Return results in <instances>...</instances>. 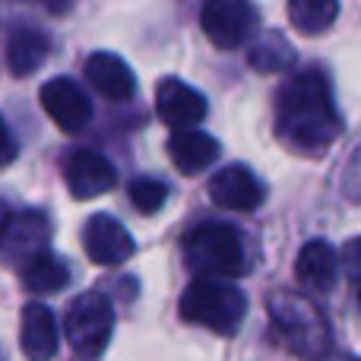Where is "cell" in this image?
<instances>
[{"label": "cell", "mask_w": 361, "mask_h": 361, "mask_svg": "<svg viewBox=\"0 0 361 361\" xmlns=\"http://www.w3.org/2000/svg\"><path fill=\"white\" fill-rule=\"evenodd\" d=\"M180 317L187 324L206 326L212 333L231 336L238 333L244 314H247V298L238 286L219 276H197L180 295Z\"/></svg>", "instance_id": "cell-3"}, {"label": "cell", "mask_w": 361, "mask_h": 361, "mask_svg": "<svg viewBox=\"0 0 361 361\" xmlns=\"http://www.w3.org/2000/svg\"><path fill=\"white\" fill-rule=\"evenodd\" d=\"M70 349L82 358H99L114 333V307L102 292H82L70 301L63 317Z\"/></svg>", "instance_id": "cell-5"}, {"label": "cell", "mask_w": 361, "mask_h": 361, "mask_svg": "<svg viewBox=\"0 0 361 361\" xmlns=\"http://www.w3.org/2000/svg\"><path fill=\"white\" fill-rule=\"evenodd\" d=\"M358 305H361V292H358Z\"/></svg>", "instance_id": "cell-27"}, {"label": "cell", "mask_w": 361, "mask_h": 361, "mask_svg": "<svg viewBox=\"0 0 361 361\" xmlns=\"http://www.w3.org/2000/svg\"><path fill=\"white\" fill-rule=\"evenodd\" d=\"M38 4H42L51 16H63V13L70 10V0H38Z\"/></svg>", "instance_id": "cell-25"}, {"label": "cell", "mask_w": 361, "mask_h": 361, "mask_svg": "<svg viewBox=\"0 0 361 361\" xmlns=\"http://www.w3.org/2000/svg\"><path fill=\"white\" fill-rule=\"evenodd\" d=\"M63 178H67V187L76 200H95L118 184L114 165L95 149L70 152V159L63 162Z\"/></svg>", "instance_id": "cell-11"}, {"label": "cell", "mask_w": 361, "mask_h": 361, "mask_svg": "<svg viewBox=\"0 0 361 361\" xmlns=\"http://www.w3.org/2000/svg\"><path fill=\"white\" fill-rule=\"evenodd\" d=\"M48 35L38 29H16L6 42V67H10L13 76H32L48 57Z\"/></svg>", "instance_id": "cell-17"}, {"label": "cell", "mask_w": 361, "mask_h": 361, "mask_svg": "<svg viewBox=\"0 0 361 361\" xmlns=\"http://www.w3.org/2000/svg\"><path fill=\"white\" fill-rule=\"evenodd\" d=\"M336 361H361V358H355V355H343V358H336Z\"/></svg>", "instance_id": "cell-26"}, {"label": "cell", "mask_w": 361, "mask_h": 361, "mask_svg": "<svg viewBox=\"0 0 361 361\" xmlns=\"http://www.w3.org/2000/svg\"><path fill=\"white\" fill-rule=\"evenodd\" d=\"M51 238V222L44 212L38 209H23L13 212L0 225V263L6 267H25L35 257L48 250Z\"/></svg>", "instance_id": "cell-6"}, {"label": "cell", "mask_w": 361, "mask_h": 361, "mask_svg": "<svg viewBox=\"0 0 361 361\" xmlns=\"http://www.w3.org/2000/svg\"><path fill=\"white\" fill-rule=\"evenodd\" d=\"M206 38L222 51L244 48L257 29V10L250 0H206L200 10Z\"/></svg>", "instance_id": "cell-7"}, {"label": "cell", "mask_w": 361, "mask_h": 361, "mask_svg": "<svg viewBox=\"0 0 361 361\" xmlns=\"http://www.w3.org/2000/svg\"><path fill=\"white\" fill-rule=\"evenodd\" d=\"M169 156L180 175H200L209 165H216L219 143L209 133L200 130V127H193V130H175L169 137Z\"/></svg>", "instance_id": "cell-16"}, {"label": "cell", "mask_w": 361, "mask_h": 361, "mask_svg": "<svg viewBox=\"0 0 361 361\" xmlns=\"http://www.w3.org/2000/svg\"><path fill=\"white\" fill-rule=\"evenodd\" d=\"M339 16V0H288V23L301 35H320Z\"/></svg>", "instance_id": "cell-19"}, {"label": "cell", "mask_w": 361, "mask_h": 361, "mask_svg": "<svg viewBox=\"0 0 361 361\" xmlns=\"http://www.w3.org/2000/svg\"><path fill=\"white\" fill-rule=\"evenodd\" d=\"M19 343L29 361H51L57 355V320L51 307L44 305H25L23 307V330H19Z\"/></svg>", "instance_id": "cell-14"}, {"label": "cell", "mask_w": 361, "mask_h": 361, "mask_svg": "<svg viewBox=\"0 0 361 361\" xmlns=\"http://www.w3.org/2000/svg\"><path fill=\"white\" fill-rule=\"evenodd\" d=\"M38 102H42L44 114L63 133H80L92 121V102H89V95L73 80H67V76H54V80L44 82L42 92H38Z\"/></svg>", "instance_id": "cell-8"}, {"label": "cell", "mask_w": 361, "mask_h": 361, "mask_svg": "<svg viewBox=\"0 0 361 361\" xmlns=\"http://www.w3.org/2000/svg\"><path fill=\"white\" fill-rule=\"evenodd\" d=\"M273 326L279 330L282 343L288 345L292 355H298L301 361H326L333 352V333L326 324L324 311L314 305L311 298L298 292H279L269 295L267 301Z\"/></svg>", "instance_id": "cell-2"}, {"label": "cell", "mask_w": 361, "mask_h": 361, "mask_svg": "<svg viewBox=\"0 0 361 361\" xmlns=\"http://www.w3.org/2000/svg\"><path fill=\"white\" fill-rule=\"evenodd\" d=\"M339 257L333 250V244L326 241H307L305 247L298 250V260H295V273H298V282L305 288H314V292H330L339 279Z\"/></svg>", "instance_id": "cell-15"}, {"label": "cell", "mask_w": 361, "mask_h": 361, "mask_svg": "<svg viewBox=\"0 0 361 361\" xmlns=\"http://www.w3.org/2000/svg\"><path fill=\"white\" fill-rule=\"evenodd\" d=\"M343 267H345V276L352 279V286L361 292V238H352L343 247Z\"/></svg>", "instance_id": "cell-22"}, {"label": "cell", "mask_w": 361, "mask_h": 361, "mask_svg": "<svg viewBox=\"0 0 361 361\" xmlns=\"http://www.w3.org/2000/svg\"><path fill=\"white\" fill-rule=\"evenodd\" d=\"M206 190H209L212 203L231 212H250L267 200V187L247 165H225L222 171L209 178Z\"/></svg>", "instance_id": "cell-10"}, {"label": "cell", "mask_w": 361, "mask_h": 361, "mask_svg": "<svg viewBox=\"0 0 361 361\" xmlns=\"http://www.w3.org/2000/svg\"><path fill=\"white\" fill-rule=\"evenodd\" d=\"M165 200H169V187H165L162 180H156V178L130 180V203H133V209L143 212V216L159 212L165 206Z\"/></svg>", "instance_id": "cell-21"}, {"label": "cell", "mask_w": 361, "mask_h": 361, "mask_svg": "<svg viewBox=\"0 0 361 361\" xmlns=\"http://www.w3.org/2000/svg\"><path fill=\"white\" fill-rule=\"evenodd\" d=\"M82 250L92 263L99 267H118V263L130 260L137 244H133L130 231L108 212H95L86 225H82Z\"/></svg>", "instance_id": "cell-9"}, {"label": "cell", "mask_w": 361, "mask_h": 361, "mask_svg": "<svg viewBox=\"0 0 361 361\" xmlns=\"http://www.w3.org/2000/svg\"><path fill=\"white\" fill-rule=\"evenodd\" d=\"M156 114L171 130H193L206 118V99L180 80H162L156 89Z\"/></svg>", "instance_id": "cell-12"}, {"label": "cell", "mask_w": 361, "mask_h": 361, "mask_svg": "<svg viewBox=\"0 0 361 361\" xmlns=\"http://www.w3.org/2000/svg\"><path fill=\"white\" fill-rule=\"evenodd\" d=\"M82 73H86L89 86L108 102H127L137 92V76H133L130 63L121 61L111 51H95V54H89Z\"/></svg>", "instance_id": "cell-13"}, {"label": "cell", "mask_w": 361, "mask_h": 361, "mask_svg": "<svg viewBox=\"0 0 361 361\" xmlns=\"http://www.w3.org/2000/svg\"><path fill=\"white\" fill-rule=\"evenodd\" d=\"M184 260L200 276H219L235 279L247 273V254L235 225L225 222H203L187 231L184 238Z\"/></svg>", "instance_id": "cell-4"}, {"label": "cell", "mask_w": 361, "mask_h": 361, "mask_svg": "<svg viewBox=\"0 0 361 361\" xmlns=\"http://www.w3.org/2000/svg\"><path fill=\"white\" fill-rule=\"evenodd\" d=\"M70 282V267L63 257L44 250L42 257H35L32 263L23 267V286L35 295H54L61 288H67Z\"/></svg>", "instance_id": "cell-18"}, {"label": "cell", "mask_w": 361, "mask_h": 361, "mask_svg": "<svg viewBox=\"0 0 361 361\" xmlns=\"http://www.w3.org/2000/svg\"><path fill=\"white\" fill-rule=\"evenodd\" d=\"M343 133V118L333 102L324 70L292 73L276 95V137L301 156H320Z\"/></svg>", "instance_id": "cell-1"}, {"label": "cell", "mask_w": 361, "mask_h": 361, "mask_svg": "<svg viewBox=\"0 0 361 361\" xmlns=\"http://www.w3.org/2000/svg\"><path fill=\"white\" fill-rule=\"evenodd\" d=\"M343 190H345V197H349V200H355V203H361V146L355 149V156H352V162L345 165Z\"/></svg>", "instance_id": "cell-23"}, {"label": "cell", "mask_w": 361, "mask_h": 361, "mask_svg": "<svg viewBox=\"0 0 361 361\" xmlns=\"http://www.w3.org/2000/svg\"><path fill=\"white\" fill-rule=\"evenodd\" d=\"M247 63L260 73H282V70L295 67V51L279 32H267L263 38H257L247 51Z\"/></svg>", "instance_id": "cell-20"}, {"label": "cell", "mask_w": 361, "mask_h": 361, "mask_svg": "<svg viewBox=\"0 0 361 361\" xmlns=\"http://www.w3.org/2000/svg\"><path fill=\"white\" fill-rule=\"evenodd\" d=\"M19 156V146L16 140H13L10 127H6V121L0 118V169H6V165H13Z\"/></svg>", "instance_id": "cell-24"}]
</instances>
